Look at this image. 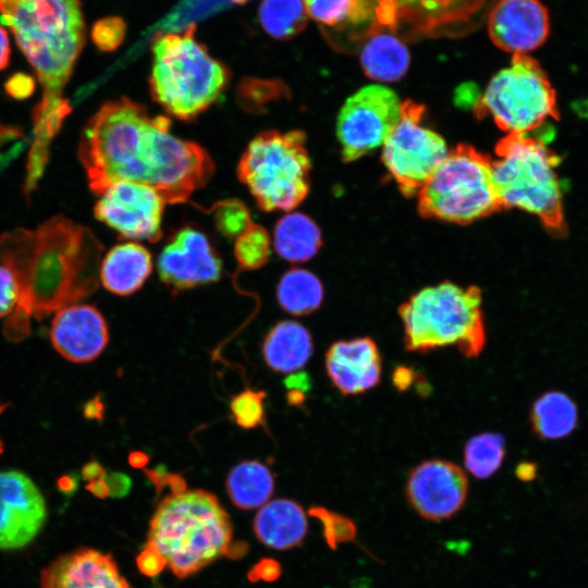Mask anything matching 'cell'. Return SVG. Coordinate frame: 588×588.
<instances>
[{"label": "cell", "mask_w": 588, "mask_h": 588, "mask_svg": "<svg viewBox=\"0 0 588 588\" xmlns=\"http://www.w3.org/2000/svg\"><path fill=\"white\" fill-rule=\"evenodd\" d=\"M33 79L27 75L16 74L7 83V90L14 97L28 96L33 90Z\"/></svg>", "instance_id": "obj_41"}, {"label": "cell", "mask_w": 588, "mask_h": 588, "mask_svg": "<svg viewBox=\"0 0 588 588\" xmlns=\"http://www.w3.org/2000/svg\"><path fill=\"white\" fill-rule=\"evenodd\" d=\"M91 39L101 51H112L123 41L125 36V23L121 17L107 16L94 23Z\"/></svg>", "instance_id": "obj_37"}, {"label": "cell", "mask_w": 588, "mask_h": 588, "mask_svg": "<svg viewBox=\"0 0 588 588\" xmlns=\"http://www.w3.org/2000/svg\"><path fill=\"white\" fill-rule=\"evenodd\" d=\"M481 305L477 285L444 281L421 289L399 308L405 350L424 354L455 346L462 355L477 357L487 338Z\"/></svg>", "instance_id": "obj_5"}, {"label": "cell", "mask_w": 588, "mask_h": 588, "mask_svg": "<svg viewBox=\"0 0 588 588\" xmlns=\"http://www.w3.org/2000/svg\"><path fill=\"white\" fill-rule=\"evenodd\" d=\"M151 51V97L179 120L197 118L229 85V69L196 39L193 24L181 32L158 33Z\"/></svg>", "instance_id": "obj_4"}, {"label": "cell", "mask_w": 588, "mask_h": 588, "mask_svg": "<svg viewBox=\"0 0 588 588\" xmlns=\"http://www.w3.org/2000/svg\"><path fill=\"white\" fill-rule=\"evenodd\" d=\"M1 21L35 70L42 88L36 106L26 187L33 189L48 161L49 145L70 113L62 97L85 44L79 0H0Z\"/></svg>", "instance_id": "obj_2"}, {"label": "cell", "mask_w": 588, "mask_h": 588, "mask_svg": "<svg viewBox=\"0 0 588 588\" xmlns=\"http://www.w3.org/2000/svg\"><path fill=\"white\" fill-rule=\"evenodd\" d=\"M280 565L274 560H261L249 573L250 580H274L280 576Z\"/></svg>", "instance_id": "obj_40"}, {"label": "cell", "mask_w": 588, "mask_h": 588, "mask_svg": "<svg viewBox=\"0 0 588 588\" xmlns=\"http://www.w3.org/2000/svg\"><path fill=\"white\" fill-rule=\"evenodd\" d=\"M321 244L320 229L304 213H286L274 225L273 247L277 254L286 261H307L316 256Z\"/></svg>", "instance_id": "obj_26"}, {"label": "cell", "mask_w": 588, "mask_h": 588, "mask_svg": "<svg viewBox=\"0 0 588 588\" xmlns=\"http://www.w3.org/2000/svg\"><path fill=\"white\" fill-rule=\"evenodd\" d=\"M505 439L498 432L471 437L464 448V464L478 479H487L501 467L505 457Z\"/></svg>", "instance_id": "obj_31"}, {"label": "cell", "mask_w": 588, "mask_h": 588, "mask_svg": "<svg viewBox=\"0 0 588 588\" xmlns=\"http://www.w3.org/2000/svg\"><path fill=\"white\" fill-rule=\"evenodd\" d=\"M381 30L403 41L462 37L481 26L497 0H373Z\"/></svg>", "instance_id": "obj_10"}, {"label": "cell", "mask_w": 588, "mask_h": 588, "mask_svg": "<svg viewBox=\"0 0 588 588\" xmlns=\"http://www.w3.org/2000/svg\"><path fill=\"white\" fill-rule=\"evenodd\" d=\"M264 30L274 39H290L308 20L303 0H262L258 10Z\"/></svg>", "instance_id": "obj_30"}, {"label": "cell", "mask_w": 588, "mask_h": 588, "mask_svg": "<svg viewBox=\"0 0 588 588\" xmlns=\"http://www.w3.org/2000/svg\"><path fill=\"white\" fill-rule=\"evenodd\" d=\"M164 200L151 186L120 181L108 186L95 205V217L121 236L157 242L162 236Z\"/></svg>", "instance_id": "obj_13"}, {"label": "cell", "mask_w": 588, "mask_h": 588, "mask_svg": "<svg viewBox=\"0 0 588 588\" xmlns=\"http://www.w3.org/2000/svg\"><path fill=\"white\" fill-rule=\"evenodd\" d=\"M286 94V86L279 81L248 78L237 88V102L246 111L262 112L270 102Z\"/></svg>", "instance_id": "obj_33"}, {"label": "cell", "mask_w": 588, "mask_h": 588, "mask_svg": "<svg viewBox=\"0 0 588 588\" xmlns=\"http://www.w3.org/2000/svg\"><path fill=\"white\" fill-rule=\"evenodd\" d=\"M424 107L402 101L396 125L383 143L382 162L405 196L417 194L449 150L444 139L422 124Z\"/></svg>", "instance_id": "obj_11"}, {"label": "cell", "mask_w": 588, "mask_h": 588, "mask_svg": "<svg viewBox=\"0 0 588 588\" xmlns=\"http://www.w3.org/2000/svg\"><path fill=\"white\" fill-rule=\"evenodd\" d=\"M50 340L54 350L65 359L88 363L107 347L108 324L94 305L74 303L54 313Z\"/></svg>", "instance_id": "obj_19"}, {"label": "cell", "mask_w": 588, "mask_h": 588, "mask_svg": "<svg viewBox=\"0 0 588 588\" xmlns=\"http://www.w3.org/2000/svg\"><path fill=\"white\" fill-rule=\"evenodd\" d=\"M326 370L342 395L368 392L381 379V355L377 343L370 336L333 342L326 353Z\"/></svg>", "instance_id": "obj_20"}, {"label": "cell", "mask_w": 588, "mask_h": 588, "mask_svg": "<svg viewBox=\"0 0 588 588\" xmlns=\"http://www.w3.org/2000/svg\"><path fill=\"white\" fill-rule=\"evenodd\" d=\"M159 278L181 292L217 282L222 262L206 234L192 226L176 231L158 257Z\"/></svg>", "instance_id": "obj_15"}, {"label": "cell", "mask_w": 588, "mask_h": 588, "mask_svg": "<svg viewBox=\"0 0 588 588\" xmlns=\"http://www.w3.org/2000/svg\"><path fill=\"white\" fill-rule=\"evenodd\" d=\"M359 52L363 71L373 81H399L409 68L411 56L405 42L388 30L367 38Z\"/></svg>", "instance_id": "obj_25"}, {"label": "cell", "mask_w": 588, "mask_h": 588, "mask_svg": "<svg viewBox=\"0 0 588 588\" xmlns=\"http://www.w3.org/2000/svg\"><path fill=\"white\" fill-rule=\"evenodd\" d=\"M309 514L321 522L323 536L330 548L335 549L338 544L356 538V525L351 518L321 506L311 507Z\"/></svg>", "instance_id": "obj_36"}, {"label": "cell", "mask_w": 588, "mask_h": 588, "mask_svg": "<svg viewBox=\"0 0 588 588\" xmlns=\"http://www.w3.org/2000/svg\"><path fill=\"white\" fill-rule=\"evenodd\" d=\"M286 389H295L306 392L310 388V379L306 372H292L285 380Z\"/></svg>", "instance_id": "obj_43"}, {"label": "cell", "mask_w": 588, "mask_h": 588, "mask_svg": "<svg viewBox=\"0 0 588 588\" xmlns=\"http://www.w3.org/2000/svg\"><path fill=\"white\" fill-rule=\"evenodd\" d=\"M225 487L235 506L252 510L262 506L271 498L274 479L271 470L264 463L246 460L229 471Z\"/></svg>", "instance_id": "obj_28"}, {"label": "cell", "mask_w": 588, "mask_h": 588, "mask_svg": "<svg viewBox=\"0 0 588 588\" xmlns=\"http://www.w3.org/2000/svg\"><path fill=\"white\" fill-rule=\"evenodd\" d=\"M475 114L491 118L507 134L527 135L556 118L555 91L541 65L527 54H514L475 103Z\"/></svg>", "instance_id": "obj_9"}, {"label": "cell", "mask_w": 588, "mask_h": 588, "mask_svg": "<svg viewBox=\"0 0 588 588\" xmlns=\"http://www.w3.org/2000/svg\"><path fill=\"white\" fill-rule=\"evenodd\" d=\"M147 462H148L147 455L142 452H134L130 456V463L134 467H142L146 465Z\"/></svg>", "instance_id": "obj_47"}, {"label": "cell", "mask_w": 588, "mask_h": 588, "mask_svg": "<svg viewBox=\"0 0 588 588\" xmlns=\"http://www.w3.org/2000/svg\"><path fill=\"white\" fill-rule=\"evenodd\" d=\"M152 271V259L145 246L125 242L112 247L99 268V281L103 287L120 296L137 292Z\"/></svg>", "instance_id": "obj_22"}, {"label": "cell", "mask_w": 588, "mask_h": 588, "mask_svg": "<svg viewBox=\"0 0 588 588\" xmlns=\"http://www.w3.org/2000/svg\"><path fill=\"white\" fill-rule=\"evenodd\" d=\"M516 474L522 480H529L536 474L535 466L530 463H524L518 466Z\"/></svg>", "instance_id": "obj_46"}, {"label": "cell", "mask_w": 588, "mask_h": 588, "mask_svg": "<svg viewBox=\"0 0 588 588\" xmlns=\"http://www.w3.org/2000/svg\"><path fill=\"white\" fill-rule=\"evenodd\" d=\"M495 155L492 173L502 207L524 210L536 216L548 230L563 233L555 154L540 139L507 134L497 144Z\"/></svg>", "instance_id": "obj_6"}, {"label": "cell", "mask_w": 588, "mask_h": 588, "mask_svg": "<svg viewBox=\"0 0 588 588\" xmlns=\"http://www.w3.org/2000/svg\"><path fill=\"white\" fill-rule=\"evenodd\" d=\"M418 378V373L404 366L397 367L393 372V384L396 389L404 391L409 388Z\"/></svg>", "instance_id": "obj_42"}, {"label": "cell", "mask_w": 588, "mask_h": 588, "mask_svg": "<svg viewBox=\"0 0 588 588\" xmlns=\"http://www.w3.org/2000/svg\"><path fill=\"white\" fill-rule=\"evenodd\" d=\"M167 563L154 549L145 547L137 556V566L147 576H155L166 567Z\"/></svg>", "instance_id": "obj_39"}, {"label": "cell", "mask_w": 588, "mask_h": 588, "mask_svg": "<svg viewBox=\"0 0 588 588\" xmlns=\"http://www.w3.org/2000/svg\"><path fill=\"white\" fill-rule=\"evenodd\" d=\"M271 240L267 230L252 223L235 238L234 255L237 264L247 270L259 269L270 257Z\"/></svg>", "instance_id": "obj_32"}, {"label": "cell", "mask_w": 588, "mask_h": 588, "mask_svg": "<svg viewBox=\"0 0 588 588\" xmlns=\"http://www.w3.org/2000/svg\"><path fill=\"white\" fill-rule=\"evenodd\" d=\"M5 407H7L5 404L0 403V414L5 409ZM2 450H3V445H2V442L0 440V454H1Z\"/></svg>", "instance_id": "obj_48"}, {"label": "cell", "mask_w": 588, "mask_h": 588, "mask_svg": "<svg viewBox=\"0 0 588 588\" xmlns=\"http://www.w3.org/2000/svg\"><path fill=\"white\" fill-rule=\"evenodd\" d=\"M286 400L290 405H302L305 402V392L295 389H289Z\"/></svg>", "instance_id": "obj_45"}, {"label": "cell", "mask_w": 588, "mask_h": 588, "mask_svg": "<svg viewBox=\"0 0 588 588\" xmlns=\"http://www.w3.org/2000/svg\"><path fill=\"white\" fill-rule=\"evenodd\" d=\"M21 296L14 273L0 264V318L9 317L16 308Z\"/></svg>", "instance_id": "obj_38"}, {"label": "cell", "mask_w": 588, "mask_h": 588, "mask_svg": "<svg viewBox=\"0 0 588 588\" xmlns=\"http://www.w3.org/2000/svg\"><path fill=\"white\" fill-rule=\"evenodd\" d=\"M417 195L421 216L461 224L503 208L492 159L469 145L460 144L450 150Z\"/></svg>", "instance_id": "obj_8"}, {"label": "cell", "mask_w": 588, "mask_h": 588, "mask_svg": "<svg viewBox=\"0 0 588 588\" xmlns=\"http://www.w3.org/2000/svg\"><path fill=\"white\" fill-rule=\"evenodd\" d=\"M301 131H266L245 148L237 176L264 211H289L309 192L310 159Z\"/></svg>", "instance_id": "obj_7"}, {"label": "cell", "mask_w": 588, "mask_h": 588, "mask_svg": "<svg viewBox=\"0 0 588 588\" xmlns=\"http://www.w3.org/2000/svg\"><path fill=\"white\" fill-rule=\"evenodd\" d=\"M279 306L293 316L316 311L323 301V285L316 274L292 268L284 272L277 286Z\"/></svg>", "instance_id": "obj_29"}, {"label": "cell", "mask_w": 588, "mask_h": 588, "mask_svg": "<svg viewBox=\"0 0 588 588\" xmlns=\"http://www.w3.org/2000/svg\"><path fill=\"white\" fill-rule=\"evenodd\" d=\"M41 588H132L110 554L78 549L62 554L41 573Z\"/></svg>", "instance_id": "obj_21"}, {"label": "cell", "mask_w": 588, "mask_h": 588, "mask_svg": "<svg viewBox=\"0 0 588 588\" xmlns=\"http://www.w3.org/2000/svg\"><path fill=\"white\" fill-rule=\"evenodd\" d=\"M402 101L383 85H368L342 107L336 135L344 161L351 162L382 145L400 120Z\"/></svg>", "instance_id": "obj_12"}, {"label": "cell", "mask_w": 588, "mask_h": 588, "mask_svg": "<svg viewBox=\"0 0 588 588\" xmlns=\"http://www.w3.org/2000/svg\"><path fill=\"white\" fill-rule=\"evenodd\" d=\"M487 22L491 41L513 54L539 48L550 34L549 11L540 0H497Z\"/></svg>", "instance_id": "obj_17"}, {"label": "cell", "mask_w": 588, "mask_h": 588, "mask_svg": "<svg viewBox=\"0 0 588 588\" xmlns=\"http://www.w3.org/2000/svg\"><path fill=\"white\" fill-rule=\"evenodd\" d=\"M308 17L323 38L340 51L353 53L381 30L373 0H303Z\"/></svg>", "instance_id": "obj_18"}, {"label": "cell", "mask_w": 588, "mask_h": 588, "mask_svg": "<svg viewBox=\"0 0 588 588\" xmlns=\"http://www.w3.org/2000/svg\"><path fill=\"white\" fill-rule=\"evenodd\" d=\"M216 228L228 238L238 237L252 223L247 207L238 199H224L210 210Z\"/></svg>", "instance_id": "obj_34"}, {"label": "cell", "mask_w": 588, "mask_h": 588, "mask_svg": "<svg viewBox=\"0 0 588 588\" xmlns=\"http://www.w3.org/2000/svg\"><path fill=\"white\" fill-rule=\"evenodd\" d=\"M266 393L246 389L232 397L231 414L236 425L243 429H254L265 422Z\"/></svg>", "instance_id": "obj_35"}, {"label": "cell", "mask_w": 588, "mask_h": 588, "mask_svg": "<svg viewBox=\"0 0 588 588\" xmlns=\"http://www.w3.org/2000/svg\"><path fill=\"white\" fill-rule=\"evenodd\" d=\"M310 332L294 320L275 323L262 342V357L267 366L281 373L303 368L313 355Z\"/></svg>", "instance_id": "obj_24"}, {"label": "cell", "mask_w": 588, "mask_h": 588, "mask_svg": "<svg viewBox=\"0 0 588 588\" xmlns=\"http://www.w3.org/2000/svg\"><path fill=\"white\" fill-rule=\"evenodd\" d=\"M46 518V501L34 481L17 470L0 471V550L29 544Z\"/></svg>", "instance_id": "obj_16"}, {"label": "cell", "mask_w": 588, "mask_h": 588, "mask_svg": "<svg viewBox=\"0 0 588 588\" xmlns=\"http://www.w3.org/2000/svg\"><path fill=\"white\" fill-rule=\"evenodd\" d=\"M405 494L420 517L441 522L453 517L464 506L468 479L465 471L453 462L426 460L409 470Z\"/></svg>", "instance_id": "obj_14"}, {"label": "cell", "mask_w": 588, "mask_h": 588, "mask_svg": "<svg viewBox=\"0 0 588 588\" xmlns=\"http://www.w3.org/2000/svg\"><path fill=\"white\" fill-rule=\"evenodd\" d=\"M308 529L304 509L289 499H277L260 506L254 531L267 547L286 550L299 546Z\"/></svg>", "instance_id": "obj_23"}, {"label": "cell", "mask_w": 588, "mask_h": 588, "mask_svg": "<svg viewBox=\"0 0 588 588\" xmlns=\"http://www.w3.org/2000/svg\"><path fill=\"white\" fill-rule=\"evenodd\" d=\"M102 246L87 228L54 216L34 230L16 229L0 236V264L15 275L19 304L4 334L21 341L30 318L40 319L91 294L99 281Z\"/></svg>", "instance_id": "obj_1"}, {"label": "cell", "mask_w": 588, "mask_h": 588, "mask_svg": "<svg viewBox=\"0 0 588 588\" xmlns=\"http://www.w3.org/2000/svg\"><path fill=\"white\" fill-rule=\"evenodd\" d=\"M11 48L7 30L0 25V71L5 69L10 61Z\"/></svg>", "instance_id": "obj_44"}, {"label": "cell", "mask_w": 588, "mask_h": 588, "mask_svg": "<svg viewBox=\"0 0 588 588\" xmlns=\"http://www.w3.org/2000/svg\"><path fill=\"white\" fill-rule=\"evenodd\" d=\"M531 430L542 440H559L571 434L578 421L576 403L561 391H548L531 405Z\"/></svg>", "instance_id": "obj_27"}, {"label": "cell", "mask_w": 588, "mask_h": 588, "mask_svg": "<svg viewBox=\"0 0 588 588\" xmlns=\"http://www.w3.org/2000/svg\"><path fill=\"white\" fill-rule=\"evenodd\" d=\"M147 547L179 578L187 577L228 552L232 525L217 497L183 490L166 497L149 523Z\"/></svg>", "instance_id": "obj_3"}]
</instances>
